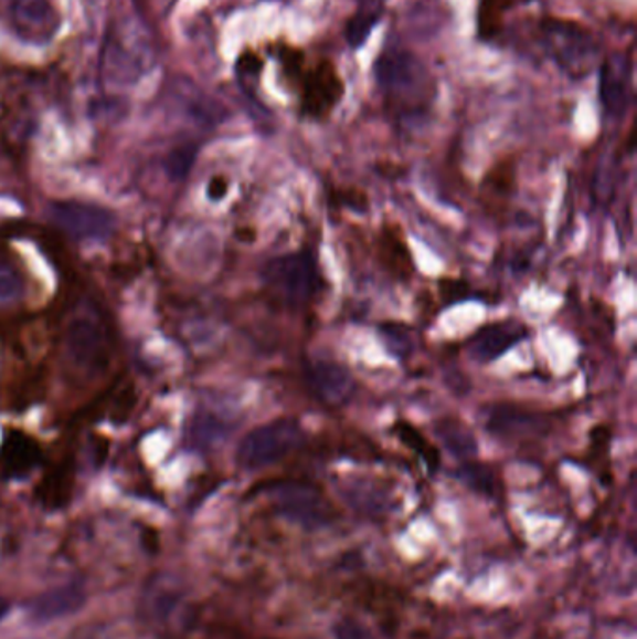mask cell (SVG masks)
Instances as JSON below:
<instances>
[{
	"mask_svg": "<svg viewBox=\"0 0 637 639\" xmlns=\"http://www.w3.org/2000/svg\"><path fill=\"white\" fill-rule=\"evenodd\" d=\"M156 61L158 49L152 29L140 13H121L110 21L99 62V75L105 85L113 88L135 85L146 73L152 72Z\"/></svg>",
	"mask_w": 637,
	"mask_h": 639,
	"instance_id": "1",
	"label": "cell"
},
{
	"mask_svg": "<svg viewBox=\"0 0 637 639\" xmlns=\"http://www.w3.org/2000/svg\"><path fill=\"white\" fill-rule=\"evenodd\" d=\"M62 362L77 380H94L109 367V329L92 308H83L67 320L62 333Z\"/></svg>",
	"mask_w": 637,
	"mask_h": 639,
	"instance_id": "2",
	"label": "cell"
},
{
	"mask_svg": "<svg viewBox=\"0 0 637 639\" xmlns=\"http://www.w3.org/2000/svg\"><path fill=\"white\" fill-rule=\"evenodd\" d=\"M264 289L283 305L304 307L322 290V275L309 251L280 254L262 268Z\"/></svg>",
	"mask_w": 637,
	"mask_h": 639,
	"instance_id": "3",
	"label": "cell"
},
{
	"mask_svg": "<svg viewBox=\"0 0 637 639\" xmlns=\"http://www.w3.org/2000/svg\"><path fill=\"white\" fill-rule=\"evenodd\" d=\"M305 441L307 436L296 419L286 417L266 422L243 436L237 446L236 462L243 470H262L290 457L291 452L304 447Z\"/></svg>",
	"mask_w": 637,
	"mask_h": 639,
	"instance_id": "4",
	"label": "cell"
},
{
	"mask_svg": "<svg viewBox=\"0 0 637 639\" xmlns=\"http://www.w3.org/2000/svg\"><path fill=\"white\" fill-rule=\"evenodd\" d=\"M188 609L182 587L169 574L153 576L140 593V617L161 638L174 639L182 632L189 621Z\"/></svg>",
	"mask_w": 637,
	"mask_h": 639,
	"instance_id": "5",
	"label": "cell"
},
{
	"mask_svg": "<svg viewBox=\"0 0 637 639\" xmlns=\"http://www.w3.org/2000/svg\"><path fill=\"white\" fill-rule=\"evenodd\" d=\"M542 40L548 55L571 77L583 78L595 66L598 45L591 32L580 24L550 19L542 24Z\"/></svg>",
	"mask_w": 637,
	"mask_h": 639,
	"instance_id": "6",
	"label": "cell"
},
{
	"mask_svg": "<svg viewBox=\"0 0 637 639\" xmlns=\"http://www.w3.org/2000/svg\"><path fill=\"white\" fill-rule=\"evenodd\" d=\"M269 497L280 514L299 524H326L333 516V505L315 484L279 481L269 489Z\"/></svg>",
	"mask_w": 637,
	"mask_h": 639,
	"instance_id": "7",
	"label": "cell"
},
{
	"mask_svg": "<svg viewBox=\"0 0 637 639\" xmlns=\"http://www.w3.org/2000/svg\"><path fill=\"white\" fill-rule=\"evenodd\" d=\"M376 78L383 91L395 99H421L428 94L431 75L412 53L389 51L380 56L376 64Z\"/></svg>",
	"mask_w": 637,
	"mask_h": 639,
	"instance_id": "8",
	"label": "cell"
},
{
	"mask_svg": "<svg viewBox=\"0 0 637 639\" xmlns=\"http://www.w3.org/2000/svg\"><path fill=\"white\" fill-rule=\"evenodd\" d=\"M550 413L520 406L498 405L486 410L485 429L501 441H531L552 430Z\"/></svg>",
	"mask_w": 637,
	"mask_h": 639,
	"instance_id": "9",
	"label": "cell"
},
{
	"mask_svg": "<svg viewBox=\"0 0 637 639\" xmlns=\"http://www.w3.org/2000/svg\"><path fill=\"white\" fill-rule=\"evenodd\" d=\"M10 19L15 34L34 45L51 42L61 27V15L51 0H13Z\"/></svg>",
	"mask_w": 637,
	"mask_h": 639,
	"instance_id": "10",
	"label": "cell"
},
{
	"mask_svg": "<svg viewBox=\"0 0 637 639\" xmlns=\"http://www.w3.org/2000/svg\"><path fill=\"white\" fill-rule=\"evenodd\" d=\"M51 218L64 232L77 240L105 238L113 230L115 218L99 206L85 202H59L51 208Z\"/></svg>",
	"mask_w": 637,
	"mask_h": 639,
	"instance_id": "11",
	"label": "cell"
},
{
	"mask_svg": "<svg viewBox=\"0 0 637 639\" xmlns=\"http://www.w3.org/2000/svg\"><path fill=\"white\" fill-rule=\"evenodd\" d=\"M305 381L312 397L318 398L329 408H340L347 405L355 391V381L348 373V368L339 363L323 362V359L305 365Z\"/></svg>",
	"mask_w": 637,
	"mask_h": 639,
	"instance_id": "12",
	"label": "cell"
},
{
	"mask_svg": "<svg viewBox=\"0 0 637 639\" xmlns=\"http://www.w3.org/2000/svg\"><path fill=\"white\" fill-rule=\"evenodd\" d=\"M631 99V62L614 53L601 67V102L609 118H623Z\"/></svg>",
	"mask_w": 637,
	"mask_h": 639,
	"instance_id": "13",
	"label": "cell"
},
{
	"mask_svg": "<svg viewBox=\"0 0 637 639\" xmlns=\"http://www.w3.org/2000/svg\"><path fill=\"white\" fill-rule=\"evenodd\" d=\"M528 327L520 320L493 322L471 337L468 344L469 356L479 363L493 362L507 354L512 346L522 343L523 338L528 337Z\"/></svg>",
	"mask_w": 637,
	"mask_h": 639,
	"instance_id": "14",
	"label": "cell"
},
{
	"mask_svg": "<svg viewBox=\"0 0 637 639\" xmlns=\"http://www.w3.org/2000/svg\"><path fill=\"white\" fill-rule=\"evenodd\" d=\"M376 254L383 270L396 281H410L415 272L412 249L401 224L385 223L378 232Z\"/></svg>",
	"mask_w": 637,
	"mask_h": 639,
	"instance_id": "15",
	"label": "cell"
},
{
	"mask_svg": "<svg viewBox=\"0 0 637 639\" xmlns=\"http://www.w3.org/2000/svg\"><path fill=\"white\" fill-rule=\"evenodd\" d=\"M85 600L86 593L83 585L79 582H72L34 598L31 604V616L40 622L55 621L75 614Z\"/></svg>",
	"mask_w": 637,
	"mask_h": 639,
	"instance_id": "16",
	"label": "cell"
},
{
	"mask_svg": "<svg viewBox=\"0 0 637 639\" xmlns=\"http://www.w3.org/2000/svg\"><path fill=\"white\" fill-rule=\"evenodd\" d=\"M40 447L21 430H8L0 446V468L8 476H21L40 462Z\"/></svg>",
	"mask_w": 637,
	"mask_h": 639,
	"instance_id": "17",
	"label": "cell"
},
{
	"mask_svg": "<svg viewBox=\"0 0 637 639\" xmlns=\"http://www.w3.org/2000/svg\"><path fill=\"white\" fill-rule=\"evenodd\" d=\"M517 184V172L509 161H501L493 169L488 170L485 181H482V205L490 211H503L509 205L510 197L514 193Z\"/></svg>",
	"mask_w": 637,
	"mask_h": 639,
	"instance_id": "18",
	"label": "cell"
},
{
	"mask_svg": "<svg viewBox=\"0 0 637 639\" xmlns=\"http://www.w3.org/2000/svg\"><path fill=\"white\" fill-rule=\"evenodd\" d=\"M437 438L442 440L445 449L453 452L455 457L460 459H469L475 457L479 451V443L475 438L474 430L469 429L468 422L461 421L458 417H444L436 421Z\"/></svg>",
	"mask_w": 637,
	"mask_h": 639,
	"instance_id": "19",
	"label": "cell"
},
{
	"mask_svg": "<svg viewBox=\"0 0 637 639\" xmlns=\"http://www.w3.org/2000/svg\"><path fill=\"white\" fill-rule=\"evenodd\" d=\"M26 296V279L10 260H0V308L15 307Z\"/></svg>",
	"mask_w": 637,
	"mask_h": 639,
	"instance_id": "20",
	"label": "cell"
},
{
	"mask_svg": "<svg viewBox=\"0 0 637 639\" xmlns=\"http://www.w3.org/2000/svg\"><path fill=\"white\" fill-rule=\"evenodd\" d=\"M395 434L399 436V440L407 449L417 452L426 464L437 468V464H439V452H437L436 446L431 440H426V436L415 425L407 421H396Z\"/></svg>",
	"mask_w": 637,
	"mask_h": 639,
	"instance_id": "21",
	"label": "cell"
},
{
	"mask_svg": "<svg viewBox=\"0 0 637 639\" xmlns=\"http://www.w3.org/2000/svg\"><path fill=\"white\" fill-rule=\"evenodd\" d=\"M382 8L374 4V0H369L364 7L359 8L355 15L350 19V23L347 27V38L348 43L352 45L353 49L361 48L364 40L371 36L372 29L376 27L378 21H380V15H382Z\"/></svg>",
	"mask_w": 637,
	"mask_h": 639,
	"instance_id": "22",
	"label": "cell"
},
{
	"mask_svg": "<svg viewBox=\"0 0 637 639\" xmlns=\"http://www.w3.org/2000/svg\"><path fill=\"white\" fill-rule=\"evenodd\" d=\"M383 337H385V343H387L391 352H395L396 356L404 357L412 348L410 333H404L402 326H383Z\"/></svg>",
	"mask_w": 637,
	"mask_h": 639,
	"instance_id": "23",
	"label": "cell"
},
{
	"mask_svg": "<svg viewBox=\"0 0 637 639\" xmlns=\"http://www.w3.org/2000/svg\"><path fill=\"white\" fill-rule=\"evenodd\" d=\"M339 197L342 199L340 200V205L348 206V208H352V210L367 211L371 208L369 199H367L363 193L355 191V189L350 191V193H339Z\"/></svg>",
	"mask_w": 637,
	"mask_h": 639,
	"instance_id": "24",
	"label": "cell"
},
{
	"mask_svg": "<svg viewBox=\"0 0 637 639\" xmlns=\"http://www.w3.org/2000/svg\"><path fill=\"white\" fill-rule=\"evenodd\" d=\"M67 639H110L109 633L104 628L99 627H88L79 628V630H75V632L70 636Z\"/></svg>",
	"mask_w": 637,
	"mask_h": 639,
	"instance_id": "25",
	"label": "cell"
},
{
	"mask_svg": "<svg viewBox=\"0 0 637 639\" xmlns=\"http://www.w3.org/2000/svg\"><path fill=\"white\" fill-rule=\"evenodd\" d=\"M226 181L223 178H215V180L210 184V189H208V195H210V199L219 200L223 199L226 193Z\"/></svg>",
	"mask_w": 637,
	"mask_h": 639,
	"instance_id": "26",
	"label": "cell"
},
{
	"mask_svg": "<svg viewBox=\"0 0 637 639\" xmlns=\"http://www.w3.org/2000/svg\"><path fill=\"white\" fill-rule=\"evenodd\" d=\"M7 614H8V603L7 600H4V598L0 597V619L7 616Z\"/></svg>",
	"mask_w": 637,
	"mask_h": 639,
	"instance_id": "27",
	"label": "cell"
}]
</instances>
